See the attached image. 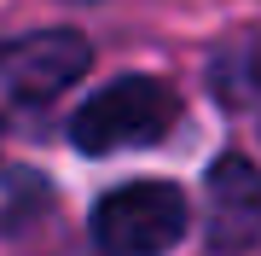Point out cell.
Here are the masks:
<instances>
[{
  "label": "cell",
  "mask_w": 261,
  "mask_h": 256,
  "mask_svg": "<svg viewBox=\"0 0 261 256\" xmlns=\"http://www.w3.org/2000/svg\"><path fill=\"white\" fill-rule=\"evenodd\" d=\"M174 123H180V94L168 82H157V76H122L111 87H99V94L75 111L70 140H75V152L105 157V152H134V146L163 140Z\"/></svg>",
  "instance_id": "cell-1"
},
{
  "label": "cell",
  "mask_w": 261,
  "mask_h": 256,
  "mask_svg": "<svg viewBox=\"0 0 261 256\" xmlns=\"http://www.w3.org/2000/svg\"><path fill=\"white\" fill-rule=\"evenodd\" d=\"M186 227V198L168 180H128L93 204V245L105 256H168Z\"/></svg>",
  "instance_id": "cell-2"
},
{
  "label": "cell",
  "mask_w": 261,
  "mask_h": 256,
  "mask_svg": "<svg viewBox=\"0 0 261 256\" xmlns=\"http://www.w3.org/2000/svg\"><path fill=\"white\" fill-rule=\"evenodd\" d=\"M93 64V47L75 29H41L12 47H0V94L12 105H47L70 82H82V70Z\"/></svg>",
  "instance_id": "cell-3"
},
{
  "label": "cell",
  "mask_w": 261,
  "mask_h": 256,
  "mask_svg": "<svg viewBox=\"0 0 261 256\" xmlns=\"http://www.w3.org/2000/svg\"><path fill=\"white\" fill-rule=\"evenodd\" d=\"M203 192H209V221H203L209 250H221V256L250 250L261 239V169L250 157L226 152V157H215Z\"/></svg>",
  "instance_id": "cell-4"
},
{
  "label": "cell",
  "mask_w": 261,
  "mask_h": 256,
  "mask_svg": "<svg viewBox=\"0 0 261 256\" xmlns=\"http://www.w3.org/2000/svg\"><path fill=\"white\" fill-rule=\"evenodd\" d=\"M0 134H6V128H0Z\"/></svg>",
  "instance_id": "cell-5"
}]
</instances>
